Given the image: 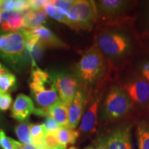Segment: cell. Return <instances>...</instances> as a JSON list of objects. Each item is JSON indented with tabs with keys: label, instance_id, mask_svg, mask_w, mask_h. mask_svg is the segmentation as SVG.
Instances as JSON below:
<instances>
[{
	"label": "cell",
	"instance_id": "cell-16",
	"mask_svg": "<svg viewBox=\"0 0 149 149\" xmlns=\"http://www.w3.org/2000/svg\"><path fill=\"white\" fill-rule=\"evenodd\" d=\"M49 117H52L61 126H69L68 117V105L60 100L46 108Z\"/></svg>",
	"mask_w": 149,
	"mask_h": 149
},
{
	"label": "cell",
	"instance_id": "cell-20",
	"mask_svg": "<svg viewBox=\"0 0 149 149\" xmlns=\"http://www.w3.org/2000/svg\"><path fill=\"white\" fill-rule=\"evenodd\" d=\"M139 149H149V123L141 122L136 128Z\"/></svg>",
	"mask_w": 149,
	"mask_h": 149
},
{
	"label": "cell",
	"instance_id": "cell-32",
	"mask_svg": "<svg viewBox=\"0 0 149 149\" xmlns=\"http://www.w3.org/2000/svg\"><path fill=\"white\" fill-rule=\"evenodd\" d=\"M6 42V35H3L0 36V49L5 45Z\"/></svg>",
	"mask_w": 149,
	"mask_h": 149
},
{
	"label": "cell",
	"instance_id": "cell-13",
	"mask_svg": "<svg viewBox=\"0 0 149 149\" xmlns=\"http://www.w3.org/2000/svg\"><path fill=\"white\" fill-rule=\"evenodd\" d=\"M100 98L98 96L93 99L88 109L81 118L79 125V131L84 133H93L97 125L98 112L100 110Z\"/></svg>",
	"mask_w": 149,
	"mask_h": 149
},
{
	"label": "cell",
	"instance_id": "cell-28",
	"mask_svg": "<svg viewBox=\"0 0 149 149\" xmlns=\"http://www.w3.org/2000/svg\"><path fill=\"white\" fill-rule=\"evenodd\" d=\"M13 100L8 93H0V111H5L10 109Z\"/></svg>",
	"mask_w": 149,
	"mask_h": 149
},
{
	"label": "cell",
	"instance_id": "cell-6",
	"mask_svg": "<svg viewBox=\"0 0 149 149\" xmlns=\"http://www.w3.org/2000/svg\"><path fill=\"white\" fill-rule=\"evenodd\" d=\"M74 30H90L98 18L95 1L91 0L74 1L67 15Z\"/></svg>",
	"mask_w": 149,
	"mask_h": 149
},
{
	"label": "cell",
	"instance_id": "cell-38",
	"mask_svg": "<svg viewBox=\"0 0 149 149\" xmlns=\"http://www.w3.org/2000/svg\"><path fill=\"white\" fill-rule=\"evenodd\" d=\"M3 66L1 64V63H0V72H1V69H2V68H3Z\"/></svg>",
	"mask_w": 149,
	"mask_h": 149
},
{
	"label": "cell",
	"instance_id": "cell-9",
	"mask_svg": "<svg viewBox=\"0 0 149 149\" xmlns=\"http://www.w3.org/2000/svg\"><path fill=\"white\" fill-rule=\"evenodd\" d=\"M102 137L108 149H134L128 125L116 127Z\"/></svg>",
	"mask_w": 149,
	"mask_h": 149
},
{
	"label": "cell",
	"instance_id": "cell-8",
	"mask_svg": "<svg viewBox=\"0 0 149 149\" xmlns=\"http://www.w3.org/2000/svg\"><path fill=\"white\" fill-rule=\"evenodd\" d=\"M133 104L144 107L149 104V83L141 76L128 80L122 87Z\"/></svg>",
	"mask_w": 149,
	"mask_h": 149
},
{
	"label": "cell",
	"instance_id": "cell-30",
	"mask_svg": "<svg viewBox=\"0 0 149 149\" xmlns=\"http://www.w3.org/2000/svg\"><path fill=\"white\" fill-rule=\"evenodd\" d=\"M30 10H42L44 9L48 1H40V0H33L29 1Z\"/></svg>",
	"mask_w": 149,
	"mask_h": 149
},
{
	"label": "cell",
	"instance_id": "cell-29",
	"mask_svg": "<svg viewBox=\"0 0 149 149\" xmlns=\"http://www.w3.org/2000/svg\"><path fill=\"white\" fill-rule=\"evenodd\" d=\"M139 71L141 77L149 83V59L144 61L139 65Z\"/></svg>",
	"mask_w": 149,
	"mask_h": 149
},
{
	"label": "cell",
	"instance_id": "cell-21",
	"mask_svg": "<svg viewBox=\"0 0 149 149\" xmlns=\"http://www.w3.org/2000/svg\"><path fill=\"white\" fill-rule=\"evenodd\" d=\"M44 10H45L46 15L51 17V18L61 22V23L66 24V26H68L71 28L72 29L74 30L73 25L70 22V20L68 19V17L65 15L64 14H63L60 10H59L58 9L56 8L55 6L52 4L51 1H48V3L44 6Z\"/></svg>",
	"mask_w": 149,
	"mask_h": 149
},
{
	"label": "cell",
	"instance_id": "cell-25",
	"mask_svg": "<svg viewBox=\"0 0 149 149\" xmlns=\"http://www.w3.org/2000/svg\"><path fill=\"white\" fill-rule=\"evenodd\" d=\"M74 1V0H55L51 1V2L63 14L67 16Z\"/></svg>",
	"mask_w": 149,
	"mask_h": 149
},
{
	"label": "cell",
	"instance_id": "cell-36",
	"mask_svg": "<svg viewBox=\"0 0 149 149\" xmlns=\"http://www.w3.org/2000/svg\"><path fill=\"white\" fill-rule=\"evenodd\" d=\"M37 149H47L45 147H44V146H40V147H37Z\"/></svg>",
	"mask_w": 149,
	"mask_h": 149
},
{
	"label": "cell",
	"instance_id": "cell-18",
	"mask_svg": "<svg viewBox=\"0 0 149 149\" xmlns=\"http://www.w3.org/2000/svg\"><path fill=\"white\" fill-rule=\"evenodd\" d=\"M59 144L63 148H66L68 145L74 144L79 136L77 130L69 126H61L55 133Z\"/></svg>",
	"mask_w": 149,
	"mask_h": 149
},
{
	"label": "cell",
	"instance_id": "cell-5",
	"mask_svg": "<svg viewBox=\"0 0 149 149\" xmlns=\"http://www.w3.org/2000/svg\"><path fill=\"white\" fill-rule=\"evenodd\" d=\"M95 45L103 55L111 58H119L130 51L131 41L122 33L107 31L97 37Z\"/></svg>",
	"mask_w": 149,
	"mask_h": 149
},
{
	"label": "cell",
	"instance_id": "cell-31",
	"mask_svg": "<svg viewBox=\"0 0 149 149\" xmlns=\"http://www.w3.org/2000/svg\"><path fill=\"white\" fill-rule=\"evenodd\" d=\"M95 149H108L105 143H104L103 137H100L97 139L95 144Z\"/></svg>",
	"mask_w": 149,
	"mask_h": 149
},
{
	"label": "cell",
	"instance_id": "cell-33",
	"mask_svg": "<svg viewBox=\"0 0 149 149\" xmlns=\"http://www.w3.org/2000/svg\"><path fill=\"white\" fill-rule=\"evenodd\" d=\"M20 149H37V147L33 144H23Z\"/></svg>",
	"mask_w": 149,
	"mask_h": 149
},
{
	"label": "cell",
	"instance_id": "cell-11",
	"mask_svg": "<svg viewBox=\"0 0 149 149\" xmlns=\"http://www.w3.org/2000/svg\"><path fill=\"white\" fill-rule=\"evenodd\" d=\"M86 104V96L82 91H78L72 101L68 104V117L69 127L76 128L81 122Z\"/></svg>",
	"mask_w": 149,
	"mask_h": 149
},
{
	"label": "cell",
	"instance_id": "cell-37",
	"mask_svg": "<svg viewBox=\"0 0 149 149\" xmlns=\"http://www.w3.org/2000/svg\"><path fill=\"white\" fill-rule=\"evenodd\" d=\"M54 149H66V148H63V147H62V146H58V147H57V148H54Z\"/></svg>",
	"mask_w": 149,
	"mask_h": 149
},
{
	"label": "cell",
	"instance_id": "cell-14",
	"mask_svg": "<svg viewBox=\"0 0 149 149\" xmlns=\"http://www.w3.org/2000/svg\"><path fill=\"white\" fill-rule=\"evenodd\" d=\"M128 3L124 0H101L96 3V6L98 13H101L105 17H113L123 12Z\"/></svg>",
	"mask_w": 149,
	"mask_h": 149
},
{
	"label": "cell",
	"instance_id": "cell-17",
	"mask_svg": "<svg viewBox=\"0 0 149 149\" xmlns=\"http://www.w3.org/2000/svg\"><path fill=\"white\" fill-rule=\"evenodd\" d=\"M24 27L26 29H35L42 26L46 22L47 15L44 9L29 10L23 14Z\"/></svg>",
	"mask_w": 149,
	"mask_h": 149
},
{
	"label": "cell",
	"instance_id": "cell-39",
	"mask_svg": "<svg viewBox=\"0 0 149 149\" xmlns=\"http://www.w3.org/2000/svg\"><path fill=\"white\" fill-rule=\"evenodd\" d=\"M148 111H149V104L148 105Z\"/></svg>",
	"mask_w": 149,
	"mask_h": 149
},
{
	"label": "cell",
	"instance_id": "cell-24",
	"mask_svg": "<svg viewBox=\"0 0 149 149\" xmlns=\"http://www.w3.org/2000/svg\"><path fill=\"white\" fill-rule=\"evenodd\" d=\"M22 146V143L8 137L3 130H0V147L1 149H20Z\"/></svg>",
	"mask_w": 149,
	"mask_h": 149
},
{
	"label": "cell",
	"instance_id": "cell-26",
	"mask_svg": "<svg viewBox=\"0 0 149 149\" xmlns=\"http://www.w3.org/2000/svg\"><path fill=\"white\" fill-rule=\"evenodd\" d=\"M43 146L47 149H54L60 146L55 134L46 133L44 140H43Z\"/></svg>",
	"mask_w": 149,
	"mask_h": 149
},
{
	"label": "cell",
	"instance_id": "cell-27",
	"mask_svg": "<svg viewBox=\"0 0 149 149\" xmlns=\"http://www.w3.org/2000/svg\"><path fill=\"white\" fill-rule=\"evenodd\" d=\"M44 125L45 126L46 130L47 133H51L54 134L57 133V130H58L59 129V128L61 127V126L59 125L58 123L51 117H46Z\"/></svg>",
	"mask_w": 149,
	"mask_h": 149
},
{
	"label": "cell",
	"instance_id": "cell-10",
	"mask_svg": "<svg viewBox=\"0 0 149 149\" xmlns=\"http://www.w3.org/2000/svg\"><path fill=\"white\" fill-rule=\"evenodd\" d=\"M27 29L30 33L36 37L39 42L42 44L45 48H59V49L69 48V46L63 42L60 38H59L53 31L44 26L35 28V29Z\"/></svg>",
	"mask_w": 149,
	"mask_h": 149
},
{
	"label": "cell",
	"instance_id": "cell-12",
	"mask_svg": "<svg viewBox=\"0 0 149 149\" xmlns=\"http://www.w3.org/2000/svg\"><path fill=\"white\" fill-rule=\"evenodd\" d=\"M34 102L30 97L24 94H19L11 108V117L15 120L27 121L30 115L34 113Z\"/></svg>",
	"mask_w": 149,
	"mask_h": 149
},
{
	"label": "cell",
	"instance_id": "cell-3",
	"mask_svg": "<svg viewBox=\"0 0 149 149\" xmlns=\"http://www.w3.org/2000/svg\"><path fill=\"white\" fill-rule=\"evenodd\" d=\"M6 42L0 49V57L17 72H22L30 64L26 49V38L23 30L6 34Z\"/></svg>",
	"mask_w": 149,
	"mask_h": 149
},
{
	"label": "cell",
	"instance_id": "cell-34",
	"mask_svg": "<svg viewBox=\"0 0 149 149\" xmlns=\"http://www.w3.org/2000/svg\"><path fill=\"white\" fill-rule=\"evenodd\" d=\"M3 1H0V23H1V14H2V10H1V4H2Z\"/></svg>",
	"mask_w": 149,
	"mask_h": 149
},
{
	"label": "cell",
	"instance_id": "cell-2",
	"mask_svg": "<svg viewBox=\"0 0 149 149\" xmlns=\"http://www.w3.org/2000/svg\"><path fill=\"white\" fill-rule=\"evenodd\" d=\"M29 86L35 102L42 109L51 107L59 100L51 73L37 66L32 68Z\"/></svg>",
	"mask_w": 149,
	"mask_h": 149
},
{
	"label": "cell",
	"instance_id": "cell-19",
	"mask_svg": "<svg viewBox=\"0 0 149 149\" xmlns=\"http://www.w3.org/2000/svg\"><path fill=\"white\" fill-rule=\"evenodd\" d=\"M17 78L15 74L3 67L0 72V93H7L16 88Z\"/></svg>",
	"mask_w": 149,
	"mask_h": 149
},
{
	"label": "cell",
	"instance_id": "cell-15",
	"mask_svg": "<svg viewBox=\"0 0 149 149\" xmlns=\"http://www.w3.org/2000/svg\"><path fill=\"white\" fill-rule=\"evenodd\" d=\"M1 27L3 31L16 32L24 27L23 14L16 11L2 12L1 18Z\"/></svg>",
	"mask_w": 149,
	"mask_h": 149
},
{
	"label": "cell",
	"instance_id": "cell-1",
	"mask_svg": "<svg viewBox=\"0 0 149 149\" xmlns=\"http://www.w3.org/2000/svg\"><path fill=\"white\" fill-rule=\"evenodd\" d=\"M105 71L104 56L96 45L87 50L74 68V74L81 85L91 86L100 80Z\"/></svg>",
	"mask_w": 149,
	"mask_h": 149
},
{
	"label": "cell",
	"instance_id": "cell-7",
	"mask_svg": "<svg viewBox=\"0 0 149 149\" xmlns=\"http://www.w3.org/2000/svg\"><path fill=\"white\" fill-rule=\"evenodd\" d=\"M53 76L59 100L68 105L80 89L81 84L74 74L64 71L54 72Z\"/></svg>",
	"mask_w": 149,
	"mask_h": 149
},
{
	"label": "cell",
	"instance_id": "cell-22",
	"mask_svg": "<svg viewBox=\"0 0 149 149\" xmlns=\"http://www.w3.org/2000/svg\"><path fill=\"white\" fill-rule=\"evenodd\" d=\"M30 133H31L33 145L36 147L43 146V140L47 133L44 124H31Z\"/></svg>",
	"mask_w": 149,
	"mask_h": 149
},
{
	"label": "cell",
	"instance_id": "cell-35",
	"mask_svg": "<svg viewBox=\"0 0 149 149\" xmlns=\"http://www.w3.org/2000/svg\"><path fill=\"white\" fill-rule=\"evenodd\" d=\"M84 149H95V146H87L86 148H85Z\"/></svg>",
	"mask_w": 149,
	"mask_h": 149
},
{
	"label": "cell",
	"instance_id": "cell-23",
	"mask_svg": "<svg viewBox=\"0 0 149 149\" xmlns=\"http://www.w3.org/2000/svg\"><path fill=\"white\" fill-rule=\"evenodd\" d=\"M30 126L31 124L28 121H24L19 124L15 128L18 139L23 144H33L30 133Z\"/></svg>",
	"mask_w": 149,
	"mask_h": 149
},
{
	"label": "cell",
	"instance_id": "cell-4",
	"mask_svg": "<svg viewBox=\"0 0 149 149\" xmlns=\"http://www.w3.org/2000/svg\"><path fill=\"white\" fill-rule=\"evenodd\" d=\"M133 104L122 87H111L102 104V120L105 122H113L122 119L130 113Z\"/></svg>",
	"mask_w": 149,
	"mask_h": 149
}]
</instances>
